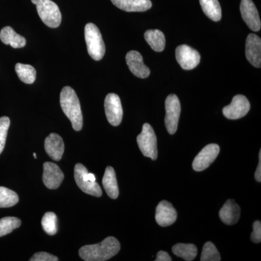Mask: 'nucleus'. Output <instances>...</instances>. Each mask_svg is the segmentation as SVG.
Wrapping results in <instances>:
<instances>
[{
  "label": "nucleus",
  "instance_id": "f257e3e1",
  "mask_svg": "<svg viewBox=\"0 0 261 261\" xmlns=\"http://www.w3.org/2000/svg\"><path fill=\"white\" fill-rule=\"evenodd\" d=\"M121 250V245L116 238L109 237L102 243L81 247L80 255L86 261H105L115 256Z\"/></svg>",
  "mask_w": 261,
  "mask_h": 261
},
{
  "label": "nucleus",
  "instance_id": "f03ea898",
  "mask_svg": "<svg viewBox=\"0 0 261 261\" xmlns=\"http://www.w3.org/2000/svg\"><path fill=\"white\" fill-rule=\"evenodd\" d=\"M60 102L63 113L71 122L73 129L80 132L83 127V115L75 91L71 87H65L61 91Z\"/></svg>",
  "mask_w": 261,
  "mask_h": 261
},
{
  "label": "nucleus",
  "instance_id": "7ed1b4c3",
  "mask_svg": "<svg viewBox=\"0 0 261 261\" xmlns=\"http://www.w3.org/2000/svg\"><path fill=\"white\" fill-rule=\"evenodd\" d=\"M84 36L89 56L96 61L102 60L106 53V45L97 25L87 23L84 29Z\"/></svg>",
  "mask_w": 261,
  "mask_h": 261
},
{
  "label": "nucleus",
  "instance_id": "20e7f679",
  "mask_svg": "<svg viewBox=\"0 0 261 261\" xmlns=\"http://www.w3.org/2000/svg\"><path fill=\"white\" fill-rule=\"evenodd\" d=\"M36 5L38 14L43 23L49 28H58L61 25L62 15L58 5L51 0H32Z\"/></svg>",
  "mask_w": 261,
  "mask_h": 261
},
{
  "label": "nucleus",
  "instance_id": "39448f33",
  "mask_svg": "<svg viewBox=\"0 0 261 261\" xmlns=\"http://www.w3.org/2000/svg\"><path fill=\"white\" fill-rule=\"evenodd\" d=\"M137 141L141 152L144 155L149 158L152 161L157 159V137L153 128L149 123L143 125L142 133L138 135Z\"/></svg>",
  "mask_w": 261,
  "mask_h": 261
},
{
  "label": "nucleus",
  "instance_id": "423d86ee",
  "mask_svg": "<svg viewBox=\"0 0 261 261\" xmlns=\"http://www.w3.org/2000/svg\"><path fill=\"white\" fill-rule=\"evenodd\" d=\"M166 117L165 125L170 135H174L178 128V120L181 114V103L176 94H170L165 102Z\"/></svg>",
  "mask_w": 261,
  "mask_h": 261
},
{
  "label": "nucleus",
  "instance_id": "0eeeda50",
  "mask_svg": "<svg viewBox=\"0 0 261 261\" xmlns=\"http://www.w3.org/2000/svg\"><path fill=\"white\" fill-rule=\"evenodd\" d=\"M105 110L108 122L113 126H119L123 114L119 96L114 93L108 94L105 99Z\"/></svg>",
  "mask_w": 261,
  "mask_h": 261
},
{
  "label": "nucleus",
  "instance_id": "6e6552de",
  "mask_svg": "<svg viewBox=\"0 0 261 261\" xmlns=\"http://www.w3.org/2000/svg\"><path fill=\"white\" fill-rule=\"evenodd\" d=\"M250 109L248 99L242 94L234 96L231 104L223 109V114L230 120H237L246 116Z\"/></svg>",
  "mask_w": 261,
  "mask_h": 261
},
{
  "label": "nucleus",
  "instance_id": "1a4fd4ad",
  "mask_svg": "<svg viewBox=\"0 0 261 261\" xmlns=\"http://www.w3.org/2000/svg\"><path fill=\"white\" fill-rule=\"evenodd\" d=\"M176 58L178 64L184 70L195 68L200 62V55L196 49L183 44L176 49Z\"/></svg>",
  "mask_w": 261,
  "mask_h": 261
},
{
  "label": "nucleus",
  "instance_id": "9d476101",
  "mask_svg": "<svg viewBox=\"0 0 261 261\" xmlns=\"http://www.w3.org/2000/svg\"><path fill=\"white\" fill-rule=\"evenodd\" d=\"M219 146L210 144L205 146L196 156L192 163V168L195 171H202L209 167L219 155Z\"/></svg>",
  "mask_w": 261,
  "mask_h": 261
},
{
  "label": "nucleus",
  "instance_id": "9b49d317",
  "mask_svg": "<svg viewBox=\"0 0 261 261\" xmlns=\"http://www.w3.org/2000/svg\"><path fill=\"white\" fill-rule=\"evenodd\" d=\"M87 169L85 166L81 163H77L74 168V178L76 185L81 190L88 195L99 197L102 195L100 187L96 181H90L84 179V174L87 172Z\"/></svg>",
  "mask_w": 261,
  "mask_h": 261
},
{
  "label": "nucleus",
  "instance_id": "f8f14e48",
  "mask_svg": "<svg viewBox=\"0 0 261 261\" xmlns=\"http://www.w3.org/2000/svg\"><path fill=\"white\" fill-rule=\"evenodd\" d=\"M240 12L244 21L254 32H258L261 27L260 19L256 7L252 0H242Z\"/></svg>",
  "mask_w": 261,
  "mask_h": 261
},
{
  "label": "nucleus",
  "instance_id": "ddd939ff",
  "mask_svg": "<svg viewBox=\"0 0 261 261\" xmlns=\"http://www.w3.org/2000/svg\"><path fill=\"white\" fill-rule=\"evenodd\" d=\"M177 219V212L173 206L166 200L161 201L156 208L155 220L163 227L171 226Z\"/></svg>",
  "mask_w": 261,
  "mask_h": 261
},
{
  "label": "nucleus",
  "instance_id": "4468645a",
  "mask_svg": "<svg viewBox=\"0 0 261 261\" xmlns=\"http://www.w3.org/2000/svg\"><path fill=\"white\" fill-rule=\"evenodd\" d=\"M245 56L247 61L255 68L261 66V39L256 34H249L246 40Z\"/></svg>",
  "mask_w": 261,
  "mask_h": 261
},
{
  "label": "nucleus",
  "instance_id": "2eb2a0df",
  "mask_svg": "<svg viewBox=\"0 0 261 261\" xmlns=\"http://www.w3.org/2000/svg\"><path fill=\"white\" fill-rule=\"evenodd\" d=\"M126 61L130 72L138 78L146 79L150 74V70L144 63L143 58L139 51H128L126 54Z\"/></svg>",
  "mask_w": 261,
  "mask_h": 261
},
{
  "label": "nucleus",
  "instance_id": "dca6fc26",
  "mask_svg": "<svg viewBox=\"0 0 261 261\" xmlns=\"http://www.w3.org/2000/svg\"><path fill=\"white\" fill-rule=\"evenodd\" d=\"M64 174L56 164L51 162L44 163L43 182L48 189L56 190L61 186Z\"/></svg>",
  "mask_w": 261,
  "mask_h": 261
},
{
  "label": "nucleus",
  "instance_id": "f3484780",
  "mask_svg": "<svg viewBox=\"0 0 261 261\" xmlns=\"http://www.w3.org/2000/svg\"><path fill=\"white\" fill-rule=\"evenodd\" d=\"M44 148L51 159L59 161H61L64 152V142L61 136L51 133L45 139Z\"/></svg>",
  "mask_w": 261,
  "mask_h": 261
},
{
  "label": "nucleus",
  "instance_id": "a211bd4d",
  "mask_svg": "<svg viewBox=\"0 0 261 261\" xmlns=\"http://www.w3.org/2000/svg\"><path fill=\"white\" fill-rule=\"evenodd\" d=\"M241 210L240 206L233 200H228L220 210L219 217L224 224L233 225L238 222Z\"/></svg>",
  "mask_w": 261,
  "mask_h": 261
},
{
  "label": "nucleus",
  "instance_id": "6ab92c4d",
  "mask_svg": "<svg viewBox=\"0 0 261 261\" xmlns=\"http://www.w3.org/2000/svg\"><path fill=\"white\" fill-rule=\"evenodd\" d=\"M113 5L123 11L145 12L152 8L150 0H111Z\"/></svg>",
  "mask_w": 261,
  "mask_h": 261
},
{
  "label": "nucleus",
  "instance_id": "aec40b11",
  "mask_svg": "<svg viewBox=\"0 0 261 261\" xmlns=\"http://www.w3.org/2000/svg\"><path fill=\"white\" fill-rule=\"evenodd\" d=\"M0 40L5 44L10 45L15 49L25 47L27 40L22 36L19 35L10 27H5L0 32Z\"/></svg>",
  "mask_w": 261,
  "mask_h": 261
},
{
  "label": "nucleus",
  "instance_id": "412c9836",
  "mask_svg": "<svg viewBox=\"0 0 261 261\" xmlns=\"http://www.w3.org/2000/svg\"><path fill=\"white\" fill-rule=\"evenodd\" d=\"M102 185L108 195L111 198H118L119 195L118 182H117L116 172L111 166L106 168V172L102 178Z\"/></svg>",
  "mask_w": 261,
  "mask_h": 261
},
{
  "label": "nucleus",
  "instance_id": "4be33fe9",
  "mask_svg": "<svg viewBox=\"0 0 261 261\" xmlns=\"http://www.w3.org/2000/svg\"><path fill=\"white\" fill-rule=\"evenodd\" d=\"M145 39L151 48L156 51H162L166 47L164 34L159 30H147L145 33Z\"/></svg>",
  "mask_w": 261,
  "mask_h": 261
},
{
  "label": "nucleus",
  "instance_id": "5701e85b",
  "mask_svg": "<svg viewBox=\"0 0 261 261\" xmlns=\"http://www.w3.org/2000/svg\"><path fill=\"white\" fill-rule=\"evenodd\" d=\"M201 8L206 16L214 21H219L222 16L221 5L218 0H200Z\"/></svg>",
  "mask_w": 261,
  "mask_h": 261
},
{
  "label": "nucleus",
  "instance_id": "b1692460",
  "mask_svg": "<svg viewBox=\"0 0 261 261\" xmlns=\"http://www.w3.org/2000/svg\"><path fill=\"white\" fill-rule=\"evenodd\" d=\"M172 251L176 256L187 261L193 260L197 254V247L193 244H176L173 245Z\"/></svg>",
  "mask_w": 261,
  "mask_h": 261
},
{
  "label": "nucleus",
  "instance_id": "393cba45",
  "mask_svg": "<svg viewBox=\"0 0 261 261\" xmlns=\"http://www.w3.org/2000/svg\"><path fill=\"white\" fill-rule=\"evenodd\" d=\"M15 68L18 78L23 83L32 84L35 82L37 71L32 65L17 63Z\"/></svg>",
  "mask_w": 261,
  "mask_h": 261
},
{
  "label": "nucleus",
  "instance_id": "a878e982",
  "mask_svg": "<svg viewBox=\"0 0 261 261\" xmlns=\"http://www.w3.org/2000/svg\"><path fill=\"white\" fill-rule=\"evenodd\" d=\"M18 195L16 192L6 188L0 187V207H10L18 203Z\"/></svg>",
  "mask_w": 261,
  "mask_h": 261
},
{
  "label": "nucleus",
  "instance_id": "bb28decb",
  "mask_svg": "<svg viewBox=\"0 0 261 261\" xmlns=\"http://www.w3.org/2000/svg\"><path fill=\"white\" fill-rule=\"evenodd\" d=\"M43 229L49 235H55L58 232V217L53 212H47L42 220Z\"/></svg>",
  "mask_w": 261,
  "mask_h": 261
},
{
  "label": "nucleus",
  "instance_id": "cd10ccee",
  "mask_svg": "<svg viewBox=\"0 0 261 261\" xmlns=\"http://www.w3.org/2000/svg\"><path fill=\"white\" fill-rule=\"evenodd\" d=\"M21 221L16 217H5L0 219V238L11 233L15 228L20 227Z\"/></svg>",
  "mask_w": 261,
  "mask_h": 261
},
{
  "label": "nucleus",
  "instance_id": "c85d7f7f",
  "mask_svg": "<svg viewBox=\"0 0 261 261\" xmlns=\"http://www.w3.org/2000/svg\"><path fill=\"white\" fill-rule=\"evenodd\" d=\"M201 261H219L221 260V255L211 242H207L204 245L202 254L200 257Z\"/></svg>",
  "mask_w": 261,
  "mask_h": 261
},
{
  "label": "nucleus",
  "instance_id": "c756f323",
  "mask_svg": "<svg viewBox=\"0 0 261 261\" xmlns=\"http://www.w3.org/2000/svg\"><path fill=\"white\" fill-rule=\"evenodd\" d=\"M10 125V120L8 117L3 116L0 118V154L5 148Z\"/></svg>",
  "mask_w": 261,
  "mask_h": 261
},
{
  "label": "nucleus",
  "instance_id": "7c9ffc66",
  "mask_svg": "<svg viewBox=\"0 0 261 261\" xmlns=\"http://www.w3.org/2000/svg\"><path fill=\"white\" fill-rule=\"evenodd\" d=\"M31 261H58V257L45 252H39L34 254L30 258Z\"/></svg>",
  "mask_w": 261,
  "mask_h": 261
},
{
  "label": "nucleus",
  "instance_id": "2f4dec72",
  "mask_svg": "<svg viewBox=\"0 0 261 261\" xmlns=\"http://www.w3.org/2000/svg\"><path fill=\"white\" fill-rule=\"evenodd\" d=\"M251 240L253 243H260L261 242V223L256 221L253 224V231L251 234Z\"/></svg>",
  "mask_w": 261,
  "mask_h": 261
},
{
  "label": "nucleus",
  "instance_id": "473e14b6",
  "mask_svg": "<svg viewBox=\"0 0 261 261\" xmlns=\"http://www.w3.org/2000/svg\"><path fill=\"white\" fill-rule=\"evenodd\" d=\"M172 260L171 256L168 255V252L165 251H159L158 252L155 261H171Z\"/></svg>",
  "mask_w": 261,
  "mask_h": 261
},
{
  "label": "nucleus",
  "instance_id": "72a5a7b5",
  "mask_svg": "<svg viewBox=\"0 0 261 261\" xmlns=\"http://www.w3.org/2000/svg\"><path fill=\"white\" fill-rule=\"evenodd\" d=\"M255 178L257 182L261 181V150L259 152V163L255 173Z\"/></svg>",
  "mask_w": 261,
  "mask_h": 261
},
{
  "label": "nucleus",
  "instance_id": "f704fd0d",
  "mask_svg": "<svg viewBox=\"0 0 261 261\" xmlns=\"http://www.w3.org/2000/svg\"><path fill=\"white\" fill-rule=\"evenodd\" d=\"M86 177H87V179L90 181H96V177L92 173H87L86 174Z\"/></svg>",
  "mask_w": 261,
  "mask_h": 261
},
{
  "label": "nucleus",
  "instance_id": "c9c22d12",
  "mask_svg": "<svg viewBox=\"0 0 261 261\" xmlns=\"http://www.w3.org/2000/svg\"><path fill=\"white\" fill-rule=\"evenodd\" d=\"M34 157L37 159V154H36V153H34Z\"/></svg>",
  "mask_w": 261,
  "mask_h": 261
}]
</instances>
